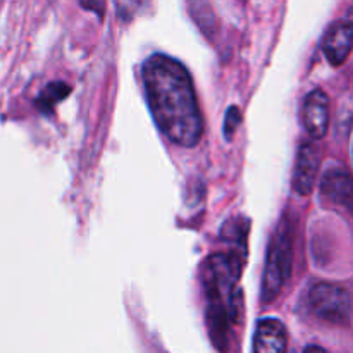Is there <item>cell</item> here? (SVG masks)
<instances>
[{
	"label": "cell",
	"mask_w": 353,
	"mask_h": 353,
	"mask_svg": "<svg viewBox=\"0 0 353 353\" xmlns=\"http://www.w3.org/2000/svg\"><path fill=\"white\" fill-rule=\"evenodd\" d=\"M314 314L331 324H347L352 316V295L348 290L333 283H317L309 292Z\"/></svg>",
	"instance_id": "277c9868"
},
{
	"label": "cell",
	"mask_w": 353,
	"mask_h": 353,
	"mask_svg": "<svg viewBox=\"0 0 353 353\" xmlns=\"http://www.w3.org/2000/svg\"><path fill=\"white\" fill-rule=\"evenodd\" d=\"M293 250L292 236H290L286 224L276 233L269 245L268 259H265L264 279H262V302L271 303L278 299L283 285L292 272Z\"/></svg>",
	"instance_id": "3957f363"
},
{
	"label": "cell",
	"mask_w": 353,
	"mask_h": 353,
	"mask_svg": "<svg viewBox=\"0 0 353 353\" xmlns=\"http://www.w3.org/2000/svg\"><path fill=\"white\" fill-rule=\"evenodd\" d=\"M353 50V24L350 21H336L331 24L323 38V52L333 65H341Z\"/></svg>",
	"instance_id": "52a82bcc"
},
{
	"label": "cell",
	"mask_w": 353,
	"mask_h": 353,
	"mask_svg": "<svg viewBox=\"0 0 353 353\" xmlns=\"http://www.w3.org/2000/svg\"><path fill=\"white\" fill-rule=\"evenodd\" d=\"M141 78L159 130L179 147H195L203 134V119L185 65L169 55L155 54L145 61Z\"/></svg>",
	"instance_id": "6da1fadb"
},
{
	"label": "cell",
	"mask_w": 353,
	"mask_h": 353,
	"mask_svg": "<svg viewBox=\"0 0 353 353\" xmlns=\"http://www.w3.org/2000/svg\"><path fill=\"white\" fill-rule=\"evenodd\" d=\"M288 336L285 324L274 317H265L257 324L254 336V353H286Z\"/></svg>",
	"instance_id": "9c48e42d"
},
{
	"label": "cell",
	"mask_w": 353,
	"mask_h": 353,
	"mask_svg": "<svg viewBox=\"0 0 353 353\" xmlns=\"http://www.w3.org/2000/svg\"><path fill=\"white\" fill-rule=\"evenodd\" d=\"M71 86L64 81H54L48 83L43 90H41L40 97L37 100V105L41 112H50L59 102L65 99L71 93Z\"/></svg>",
	"instance_id": "30bf717a"
},
{
	"label": "cell",
	"mask_w": 353,
	"mask_h": 353,
	"mask_svg": "<svg viewBox=\"0 0 353 353\" xmlns=\"http://www.w3.org/2000/svg\"><path fill=\"white\" fill-rule=\"evenodd\" d=\"M321 155L312 143H303L296 154L295 169H293V190L299 195H310L316 185L317 172H319Z\"/></svg>",
	"instance_id": "8992f818"
},
{
	"label": "cell",
	"mask_w": 353,
	"mask_h": 353,
	"mask_svg": "<svg viewBox=\"0 0 353 353\" xmlns=\"http://www.w3.org/2000/svg\"><path fill=\"white\" fill-rule=\"evenodd\" d=\"M241 123V112L238 107H230L226 112V119H224V137L228 140H231L234 134V131L238 130Z\"/></svg>",
	"instance_id": "8fae6325"
},
{
	"label": "cell",
	"mask_w": 353,
	"mask_h": 353,
	"mask_svg": "<svg viewBox=\"0 0 353 353\" xmlns=\"http://www.w3.org/2000/svg\"><path fill=\"white\" fill-rule=\"evenodd\" d=\"M303 353H327V352L324 350V348L317 347V345H310V347L305 348V352Z\"/></svg>",
	"instance_id": "7c38bea8"
},
{
	"label": "cell",
	"mask_w": 353,
	"mask_h": 353,
	"mask_svg": "<svg viewBox=\"0 0 353 353\" xmlns=\"http://www.w3.org/2000/svg\"><path fill=\"white\" fill-rule=\"evenodd\" d=\"M347 21H350V23L353 24V6L350 7V10H348V19Z\"/></svg>",
	"instance_id": "4fadbf2b"
},
{
	"label": "cell",
	"mask_w": 353,
	"mask_h": 353,
	"mask_svg": "<svg viewBox=\"0 0 353 353\" xmlns=\"http://www.w3.org/2000/svg\"><path fill=\"white\" fill-rule=\"evenodd\" d=\"M245 261L231 252L210 255L202 268V285L205 293V317L214 347L221 353H236L238 333L243 323V295L238 283Z\"/></svg>",
	"instance_id": "7a4b0ae2"
},
{
	"label": "cell",
	"mask_w": 353,
	"mask_h": 353,
	"mask_svg": "<svg viewBox=\"0 0 353 353\" xmlns=\"http://www.w3.org/2000/svg\"><path fill=\"white\" fill-rule=\"evenodd\" d=\"M321 193L331 203L353 212V178L345 169H331L321 181Z\"/></svg>",
	"instance_id": "ba28073f"
},
{
	"label": "cell",
	"mask_w": 353,
	"mask_h": 353,
	"mask_svg": "<svg viewBox=\"0 0 353 353\" xmlns=\"http://www.w3.org/2000/svg\"><path fill=\"white\" fill-rule=\"evenodd\" d=\"M302 119L307 133L314 140L326 137L330 128V99L323 90H312L303 100Z\"/></svg>",
	"instance_id": "5b68a950"
}]
</instances>
